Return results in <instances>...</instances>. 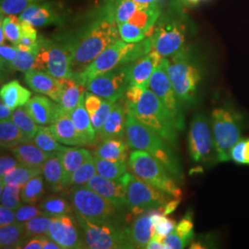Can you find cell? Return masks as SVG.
<instances>
[{
	"mask_svg": "<svg viewBox=\"0 0 249 249\" xmlns=\"http://www.w3.org/2000/svg\"><path fill=\"white\" fill-rule=\"evenodd\" d=\"M119 39L116 18L103 7L97 18L71 37L73 77L84 71L100 53Z\"/></svg>",
	"mask_w": 249,
	"mask_h": 249,
	"instance_id": "obj_1",
	"label": "cell"
},
{
	"mask_svg": "<svg viewBox=\"0 0 249 249\" xmlns=\"http://www.w3.org/2000/svg\"><path fill=\"white\" fill-rule=\"evenodd\" d=\"M125 138L129 148L151 153L160 160L178 182L183 180V170L170 143L143 124L131 112H128L126 116Z\"/></svg>",
	"mask_w": 249,
	"mask_h": 249,
	"instance_id": "obj_2",
	"label": "cell"
},
{
	"mask_svg": "<svg viewBox=\"0 0 249 249\" xmlns=\"http://www.w3.org/2000/svg\"><path fill=\"white\" fill-rule=\"evenodd\" d=\"M166 69L172 85L182 105L194 107L198 99L202 73L190 50L186 47L180 53L168 57Z\"/></svg>",
	"mask_w": 249,
	"mask_h": 249,
	"instance_id": "obj_3",
	"label": "cell"
},
{
	"mask_svg": "<svg viewBox=\"0 0 249 249\" xmlns=\"http://www.w3.org/2000/svg\"><path fill=\"white\" fill-rule=\"evenodd\" d=\"M217 162L231 160V151L239 142L244 130V119L240 112L231 106L214 108L211 115Z\"/></svg>",
	"mask_w": 249,
	"mask_h": 249,
	"instance_id": "obj_4",
	"label": "cell"
},
{
	"mask_svg": "<svg viewBox=\"0 0 249 249\" xmlns=\"http://www.w3.org/2000/svg\"><path fill=\"white\" fill-rule=\"evenodd\" d=\"M70 200L75 213L89 222L121 225L123 210L85 185L74 186Z\"/></svg>",
	"mask_w": 249,
	"mask_h": 249,
	"instance_id": "obj_5",
	"label": "cell"
},
{
	"mask_svg": "<svg viewBox=\"0 0 249 249\" xmlns=\"http://www.w3.org/2000/svg\"><path fill=\"white\" fill-rule=\"evenodd\" d=\"M126 108L128 112H131L143 124L151 127L167 142L172 145L177 144L179 130L175 118L150 88L144 90L136 106L126 105Z\"/></svg>",
	"mask_w": 249,
	"mask_h": 249,
	"instance_id": "obj_6",
	"label": "cell"
},
{
	"mask_svg": "<svg viewBox=\"0 0 249 249\" xmlns=\"http://www.w3.org/2000/svg\"><path fill=\"white\" fill-rule=\"evenodd\" d=\"M71 37L48 39L38 36L36 70L44 71L57 79L73 78Z\"/></svg>",
	"mask_w": 249,
	"mask_h": 249,
	"instance_id": "obj_7",
	"label": "cell"
},
{
	"mask_svg": "<svg viewBox=\"0 0 249 249\" xmlns=\"http://www.w3.org/2000/svg\"><path fill=\"white\" fill-rule=\"evenodd\" d=\"M127 162L137 178L157 187L174 198H181L182 190L178 186V180L151 153L134 150Z\"/></svg>",
	"mask_w": 249,
	"mask_h": 249,
	"instance_id": "obj_8",
	"label": "cell"
},
{
	"mask_svg": "<svg viewBox=\"0 0 249 249\" xmlns=\"http://www.w3.org/2000/svg\"><path fill=\"white\" fill-rule=\"evenodd\" d=\"M75 214L83 233L87 249H134L127 228L122 227V225L110 223H92L80 214L77 213Z\"/></svg>",
	"mask_w": 249,
	"mask_h": 249,
	"instance_id": "obj_9",
	"label": "cell"
},
{
	"mask_svg": "<svg viewBox=\"0 0 249 249\" xmlns=\"http://www.w3.org/2000/svg\"><path fill=\"white\" fill-rule=\"evenodd\" d=\"M152 50L163 57H171L183 51L187 41V28L180 18L164 16L152 29L151 36Z\"/></svg>",
	"mask_w": 249,
	"mask_h": 249,
	"instance_id": "obj_10",
	"label": "cell"
},
{
	"mask_svg": "<svg viewBox=\"0 0 249 249\" xmlns=\"http://www.w3.org/2000/svg\"><path fill=\"white\" fill-rule=\"evenodd\" d=\"M126 198L127 209L138 216L151 210H163L165 204L174 197L132 174L127 184Z\"/></svg>",
	"mask_w": 249,
	"mask_h": 249,
	"instance_id": "obj_11",
	"label": "cell"
},
{
	"mask_svg": "<svg viewBox=\"0 0 249 249\" xmlns=\"http://www.w3.org/2000/svg\"><path fill=\"white\" fill-rule=\"evenodd\" d=\"M188 151L191 160L196 163L216 160L213 134L209 119L203 113L192 118L188 133ZM217 161V160H216Z\"/></svg>",
	"mask_w": 249,
	"mask_h": 249,
	"instance_id": "obj_12",
	"label": "cell"
},
{
	"mask_svg": "<svg viewBox=\"0 0 249 249\" xmlns=\"http://www.w3.org/2000/svg\"><path fill=\"white\" fill-rule=\"evenodd\" d=\"M128 73L129 63L121 65L89 80L86 84V89L103 99L116 103L123 98L130 86Z\"/></svg>",
	"mask_w": 249,
	"mask_h": 249,
	"instance_id": "obj_13",
	"label": "cell"
},
{
	"mask_svg": "<svg viewBox=\"0 0 249 249\" xmlns=\"http://www.w3.org/2000/svg\"><path fill=\"white\" fill-rule=\"evenodd\" d=\"M167 58L164 57L162 62L155 69L150 80V89L160 99L161 104L167 108L175 118L178 130L185 128V116L183 113V105L172 85L167 73Z\"/></svg>",
	"mask_w": 249,
	"mask_h": 249,
	"instance_id": "obj_14",
	"label": "cell"
},
{
	"mask_svg": "<svg viewBox=\"0 0 249 249\" xmlns=\"http://www.w3.org/2000/svg\"><path fill=\"white\" fill-rule=\"evenodd\" d=\"M133 45L134 43H125L122 39L117 40L100 53L84 71L73 78L86 87L87 82L95 76L126 64V56Z\"/></svg>",
	"mask_w": 249,
	"mask_h": 249,
	"instance_id": "obj_15",
	"label": "cell"
},
{
	"mask_svg": "<svg viewBox=\"0 0 249 249\" xmlns=\"http://www.w3.org/2000/svg\"><path fill=\"white\" fill-rule=\"evenodd\" d=\"M78 224L77 218L70 215L53 217L47 235L64 249H87Z\"/></svg>",
	"mask_w": 249,
	"mask_h": 249,
	"instance_id": "obj_16",
	"label": "cell"
},
{
	"mask_svg": "<svg viewBox=\"0 0 249 249\" xmlns=\"http://www.w3.org/2000/svg\"><path fill=\"white\" fill-rule=\"evenodd\" d=\"M131 173H127L119 180H111L95 175L85 184L86 187L97 192L101 196L106 197L109 201L117 207L124 209L127 208V184L131 178Z\"/></svg>",
	"mask_w": 249,
	"mask_h": 249,
	"instance_id": "obj_17",
	"label": "cell"
},
{
	"mask_svg": "<svg viewBox=\"0 0 249 249\" xmlns=\"http://www.w3.org/2000/svg\"><path fill=\"white\" fill-rule=\"evenodd\" d=\"M18 17L35 27L49 26L62 24L63 9L55 2H41L29 7Z\"/></svg>",
	"mask_w": 249,
	"mask_h": 249,
	"instance_id": "obj_18",
	"label": "cell"
},
{
	"mask_svg": "<svg viewBox=\"0 0 249 249\" xmlns=\"http://www.w3.org/2000/svg\"><path fill=\"white\" fill-rule=\"evenodd\" d=\"M163 56L154 50L134 62L129 63L130 85L140 86L143 89L150 88V80L155 69L163 60Z\"/></svg>",
	"mask_w": 249,
	"mask_h": 249,
	"instance_id": "obj_19",
	"label": "cell"
},
{
	"mask_svg": "<svg viewBox=\"0 0 249 249\" xmlns=\"http://www.w3.org/2000/svg\"><path fill=\"white\" fill-rule=\"evenodd\" d=\"M27 85L36 92L48 96L59 103L62 95L63 87L59 79L40 70H31L25 72Z\"/></svg>",
	"mask_w": 249,
	"mask_h": 249,
	"instance_id": "obj_20",
	"label": "cell"
},
{
	"mask_svg": "<svg viewBox=\"0 0 249 249\" xmlns=\"http://www.w3.org/2000/svg\"><path fill=\"white\" fill-rule=\"evenodd\" d=\"M24 107L39 125L53 124L64 112L59 103H54V101L41 95L32 97Z\"/></svg>",
	"mask_w": 249,
	"mask_h": 249,
	"instance_id": "obj_21",
	"label": "cell"
},
{
	"mask_svg": "<svg viewBox=\"0 0 249 249\" xmlns=\"http://www.w3.org/2000/svg\"><path fill=\"white\" fill-rule=\"evenodd\" d=\"M127 113L125 100L120 99L116 102L103 128L99 132L100 138L103 141L107 139H123L125 136Z\"/></svg>",
	"mask_w": 249,
	"mask_h": 249,
	"instance_id": "obj_22",
	"label": "cell"
},
{
	"mask_svg": "<svg viewBox=\"0 0 249 249\" xmlns=\"http://www.w3.org/2000/svg\"><path fill=\"white\" fill-rule=\"evenodd\" d=\"M49 127L56 141L61 144L71 146L88 145L77 130L71 114L65 111Z\"/></svg>",
	"mask_w": 249,
	"mask_h": 249,
	"instance_id": "obj_23",
	"label": "cell"
},
{
	"mask_svg": "<svg viewBox=\"0 0 249 249\" xmlns=\"http://www.w3.org/2000/svg\"><path fill=\"white\" fill-rule=\"evenodd\" d=\"M152 210L146 212L134 221L133 223L127 227L129 238L134 249H146L155 233V226L152 222Z\"/></svg>",
	"mask_w": 249,
	"mask_h": 249,
	"instance_id": "obj_24",
	"label": "cell"
},
{
	"mask_svg": "<svg viewBox=\"0 0 249 249\" xmlns=\"http://www.w3.org/2000/svg\"><path fill=\"white\" fill-rule=\"evenodd\" d=\"M11 151L20 165L42 169L45 160H47L53 152L44 151L38 146H36L35 143L32 144L29 142L18 144V146L13 148Z\"/></svg>",
	"mask_w": 249,
	"mask_h": 249,
	"instance_id": "obj_25",
	"label": "cell"
},
{
	"mask_svg": "<svg viewBox=\"0 0 249 249\" xmlns=\"http://www.w3.org/2000/svg\"><path fill=\"white\" fill-rule=\"evenodd\" d=\"M43 175L52 191L58 192L64 189L62 152L53 151L52 155L45 160L43 165Z\"/></svg>",
	"mask_w": 249,
	"mask_h": 249,
	"instance_id": "obj_26",
	"label": "cell"
},
{
	"mask_svg": "<svg viewBox=\"0 0 249 249\" xmlns=\"http://www.w3.org/2000/svg\"><path fill=\"white\" fill-rule=\"evenodd\" d=\"M85 94L86 91L82 93L78 106L74 109L71 116L80 136L89 145L95 142L97 133L91 124L90 116L85 107Z\"/></svg>",
	"mask_w": 249,
	"mask_h": 249,
	"instance_id": "obj_27",
	"label": "cell"
},
{
	"mask_svg": "<svg viewBox=\"0 0 249 249\" xmlns=\"http://www.w3.org/2000/svg\"><path fill=\"white\" fill-rule=\"evenodd\" d=\"M92 157L90 151L83 148H68L62 152V164L64 169V188L70 187L71 178L74 172L86 160Z\"/></svg>",
	"mask_w": 249,
	"mask_h": 249,
	"instance_id": "obj_28",
	"label": "cell"
},
{
	"mask_svg": "<svg viewBox=\"0 0 249 249\" xmlns=\"http://www.w3.org/2000/svg\"><path fill=\"white\" fill-rule=\"evenodd\" d=\"M1 102L12 110L24 107L32 97V92L23 87L18 80H12L4 84L0 90Z\"/></svg>",
	"mask_w": 249,
	"mask_h": 249,
	"instance_id": "obj_29",
	"label": "cell"
},
{
	"mask_svg": "<svg viewBox=\"0 0 249 249\" xmlns=\"http://www.w3.org/2000/svg\"><path fill=\"white\" fill-rule=\"evenodd\" d=\"M128 144L122 139H107L100 143L93 156L105 160L126 161L128 157Z\"/></svg>",
	"mask_w": 249,
	"mask_h": 249,
	"instance_id": "obj_30",
	"label": "cell"
},
{
	"mask_svg": "<svg viewBox=\"0 0 249 249\" xmlns=\"http://www.w3.org/2000/svg\"><path fill=\"white\" fill-rule=\"evenodd\" d=\"M59 80L63 87L59 104L65 112L71 115L74 109L78 106L82 93L85 91V86L80 84L74 78L59 79Z\"/></svg>",
	"mask_w": 249,
	"mask_h": 249,
	"instance_id": "obj_31",
	"label": "cell"
},
{
	"mask_svg": "<svg viewBox=\"0 0 249 249\" xmlns=\"http://www.w3.org/2000/svg\"><path fill=\"white\" fill-rule=\"evenodd\" d=\"M25 241V224L14 223L1 226L0 246L1 249H22Z\"/></svg>",
	"mask_w": 249,
	"mask_h": 249,
	"instance_id": "obj_32",
	"label": "cell"
},
{
	"mask_svg": "<svg viewBox=\"0 0 249 249\" xmlns=\"http://www.w3.org/2000/svg\"><path fill=\"white\" fill-rule=\"evenodd\" d=\"M26 142H30V140L12 119L0 122V144L2 149L11 151L18 144Z\"/></svg>",
	"mask_w": 249,
	"mask_h": 249,
	"instance_id": "obj_33",
	"label": "cell"
},
{
	"mask_svg": "<svg viewBox=\"0 0 249 249\" xmlns=\"http://www.w3.org/2000/svg\"><path fill=\"white\" fill-rule=\"evenodd\" d=\"M95 167L99 176L111 180H119L124 177L128 172V162L126 161H114V160L101 159L93 156Z\"/></svg>",
	"mask_w": 249,
	"mask_h": 249,
	"instance_id": "obj_34",
	"label": "cell"
},
{
	"mask_svg": "<svg viewBox=\"0 0 249 249\" xmlns=\"http://www.w3.org/2000/svg\"><path fill=\"white\" fill-rule=\"evenodd\" d=\"M160 16L159 5L149 8H139L133 17L129 19V22L142 29L143 31L146 32L148 37L151 36L152 29Z\"/></svg>",
	"mask_w": 249,
	"mask_h": 249,
	"instance_id": "obj_35",
	"label": "cell"
},
{
	"mask_svg": "<svg viewBox=\"0 0 249 249\" xmlns=\"http://www.w3.org/2000/svg\"><path fill=\"white\" fill-rule=\"evenodd\" d=\"M42 174V168H33L19 164L15 169L11 170L8 174L1 178V186L16 185L22 187L32 178H36Z\"/></svg>",
	"mask_w": 249,
	"mask_h": 249,
	"instance_id": "obj_36",
	"label": "cell"
},
{
	"mask_svg": "<svg viewBox=\"0 0 249 249\" xmlns=\"http://www.w3.org/2000/svg\"><path fill=\"white\" fill-rule=\"evenodd\" d=\"M38 207L49 217H59L63 215H69L72 213L71 203L70 204L67 199L57 196H50L38 205Z\"/></svg>",
	"mask_w": 249,
	"mask_h": 249,
	"instance_id": "obj_37",
	"label": "cell"
},
{
	"mask_svg": "<svg viewBox=\"0 0 249 249\" xmlns=\"http://www.w3.org/2000/svg\"><path fill=\"white\" fill-rule=\"evenodd\" d=\"M34 143L39 148L45 151H66L68 147H65L61 145V143L58 142L56 139L54 138L52 131L50 130V127L45 125H40L38 128V131L36 133L35 138L33 139Z\"/></svg>",
	"mask_w": 249,
	"mask_h": 249,
	"instance_id": "obj_38",
	"label": "cell"
},
{
	"mask_svg": "<svg viewBox=\"0 0 249 249\" xmlns=\"http://www.w3.org/2000/svg\"><path fill=\"white\" fill-rule=\"evenodd\" d=\"M41 175L28 181L21 189V199L25 203L34 204L45 194V183Z\"/></svg>",
	"mask_w": 249,
	"mask_h": 249,
	"instance_id": "obj_39",
	"label": "cell"
},
{
	"mask_svg": "<svg viewBox=\"0 0 249 249\" xmlns=\"http://www.w3.org/2000/svg\"><path fill=\"white\" fill-rule=\"evenodd\" d=\"M12 121L18 125L20 130L23 131L30 141L35 138L39 126L33 117L30 116L25 107H18L14 110Z\"/></svg>",
	"mask_w": 249,
	"mask_h": 249,
	"instance_id": "obj_40",
	"label": "cell"
},
{
	"mask_svg": "<svg viewBox=\"0 0 249 249\" xmlns=\"http://www.w3.org/2000/svg\"><path fill=\"white\" fill-rule=\"evenodd\" d=\"M22 187L16 185H2L1 186V205L12 211H17L23 205L21 199Z\"/></svg>",
	"mask_w": 249,
	"mask_h": 249,
	"instance_id": "obj_41",
	"label": "cell"
},
{
	"mask_svg": "<svg viewBox=\"0 0 249 249\" xmlns=\"http://www.w3.org/2000/svg\"><path fill=\"white\" fill-rule=\"evenodd\" d=\"M53 217L49 216H38L30 221L25 224V241L31 239L34 236L48 234L50 225L52 223Z\"/></svg>",
	"mask_w": 249,
	"mask_h": 249,
	"instance_id": "obj_42",
	"label": "cell"
},
{
	"mask_svg": "<svg viewBox=\"0 0 249 249\" xmlns=\"http://www.w3.org/2000/svg\"><path fill=\"white\" fill-rule=\"evenodd\" d=\"M1 28L4 30L6 39L17 45L21 36V20L17 15L1 17Z\"/></svg>",
	"mask_w": 249,
	"mask_h": 249,
	"instance_id": "obj_43",
	"label": "cell"
},
{
	"mask_svg": "<svg viewBox=\"0 0 249 249\" xmlns=\"http://www.w3.org/2000/svg\"><path fill=\"white\" fill-rule=\"evenodd\" d=\"M95 175H97V171L92 156L90 159L86 160L80 167L74 172L71 178L70 187L85 185Z\"/></svg>",
	"mask_w": 249,
	"mask_h": 249,
	"instance_id": "obj_44",
	"label": "cell"
},
{
	"mask_svg": "<svg viewBox=\"0 0 249 249\" xmlns=\"http://www.w3.org/2000/svg\"><path fill=\"white\" fill-rule=\"evenodd\" d=\"M36 50H20L18 48V54L16 59L9 67V71L27 72L31 70H36Z\"/></svg>",
	"mask_w": 249,
	"mask_h": 249,
	"instance_id": "obj_45",
	"label": "cell"
},
{
	"mask_svg": "<svg viewBox=\"0 0 249 249\" xmlns=\"http://www.w3.org/2000/svg\"><path fill=\"white\" fill-rule=\"evenodd\" d=\"M44 1L45 0H1V17L9 15H19L29 7Z\"/></svg>",
	"mask_w": 249,
	"mask_h": 249,
	"instance_id": "obj_46",
	"label": "cell"
},
{
	"mask_svg": "<svg viewBox=\"0 0 249 249\" xmlns=\"http://www.w3.org/2000/svg\"><path fill=\"white\" fill-rule=\"evenodd\" d=\"M117 25L120 37L125 43H138L147 37L145 31L129 21L117 23Z\"/></svg>",
	"mask_w": 249,
	"mask_h": 249,
	"instance_id": "obj_47",
	"label": "cell"
},
{
	"mask_svg": "<svg viewBox=\"0 0 249 249\" xmlns=\"http://www.w3.org/2000/svg\"><path fill=\"white\" fill-rule=\"evenodd\" d=\"M114 105H115V103L104 99L100 109L93 116H90L91 124H92L94 130L96 131V133L99 134L101 129L103 128L107 117L114 107Z\"/></svg>",
	"mask_w": 249,
	"mask_h": 249,
	"instance_id": "obj_48",
	"label": "cell"
},
{
	"mask_svg": "<svg viewBox=\"0 0 249 249\" xmlns=\"http://www.w3.org/2000/svg\"><path fill=\"white\" fill-rule=\"evenodd\" d=\"M231 160L238 164L249 165V139L241 140L231 151Z\"/></svg>",
	"mask_w": 249,
	"mask_h": 249,
	"instance_id": "obj_49",
	"label": "cell"
},
{
	"mask_svg": "<svg viewBox=\"0 0 249 249\" xmlns=\"http://www.w3.org/2000/svg\"><path fill=\"white\" fill-rule=\"evenodd\" d=\"M44 215L46 216V214L38 206L22 205L16 211V221L18 223H25L36 217Z\"/></svg>",
	"mask_w": 249,
	"mask_h": 249,
	"instance_id": "obj_50",
	"label": "cell"
},
{
	"mask_svg": "<svg viewBox=\"0 0 249 249\" xmlns=\"http://www.w3.org/2000/svg\"><path fill=\"white\" fill-rule=\"evenodd\" d=\"M176 231L189 243L194 238V224L189 213L177 224Z\"/></svg>",
	"mask_w": 249,
	"mask_h": 249,
	"instance_id": "obj_51",
	"label": "cell"
},
{
	"mask_svg": "<svg viewBox=\"0 0 249 249\" xmlns=\"http://www.w3.org/2000/svg\"><path fill=\"white\" fill-rule=\"evenodd\" d=\"M18 54V47L16 45H1L0 46V58H1V69L9 71L10 65L16 59Z\"/></svg>",
	"mask_w": 249,
	"mask_h": 249,
	"instance_id": "obj_52",
	"label": "cell"
},
{
	"mask_svg": "<svg viewBox=\"0 0 249 249\" xmlns=\"http://www.w3.org/2000/svg\"><path fill=\"white\" fill-rule=\"evenodd\" d=\"M163 244L165 246V249H185L186 246L189 244V242L181 237L175 230L167 236H165Z\"/></svg>",
	"mask_w": 249,
	"mask_h": 249,
	"instance_id": "obj_53",
	"label": "cell"
},
{
	"mask_svg": "<svg viewBox=\"0 0 249 249\" xmlns=\"http://www.w3.org/2000/svg\"><path fill=\"white\" fill-rule=\"evenodd\" d=\"M103 99L98 95L90 92V91H86L85 94V107L89 113V116H92L102 106L103 104Z\"/></svg>",
	"mask_w": 249,
	"mask_h": 249,
	"instance_id": "obj_54",
	"label": "cell"
},
{
	"mask_svg": "<svg viewBox=\"0 0 249 249\" xmlns=\"http://www.w3.org/2000/svg\"><path fill=\"white\" fill-rule=\"evenodd\" d=\"M145 89H143L142 87H140V86L130 85L124 93L126 105L127 106H136L140 102Z\"/></svg>",
	"mask_w": 249,
	"mask_h": 249,
	"instance_id": "obj_55",
	"label": "cell"
},
{
	"mask_svg": "<svg viewBox=\"0 0 249 249\" xmlns=\"http://www.w3.org/2000/svg\"><path fill=\"white\" fill-rule=\"evenodd\" d=\"M19 165L18 160L15 158H12L11 156H2L0 159V177H4L6 174H8L11 170L15 169Z\"/></svg>",
	"mask_w": 249,
	"mask_h": 249,
	"instance_id": "obj_56",
	"label": "cell"
},
{
	"mask_svg": "<svg viewBox=\"0 0 249 249\" xmlns=\"http://www.w3.org/2000/svg\"><path fill=\"white\" fill-rule=\"evenodd\" d=\"M14 223H17L16 212L1 205V207H0V225L5 226V225H9V224H12Z\"/></svg>",
	"mask_w": 249,
	"mask_h": 249,
	"instance_id": "obj_57",
	"label": "cell"
},
{
	"mask_svg": "<svg viewBox=\"0 0 249 249\" xmlns=\"http://www.w3.org/2000/svg\"><path fill=\"white\" fill-rule=\"evenodd\" d=\"M47 234H43V235H37L34 236L31 239L27 241L26 244L23 246L22 249H43L44 242H45Z\"/></svg>",
	"mask_w": 249,
	"mask_h": 249,
	"instance_id": "obj_58",
	"label": "cell"
},
{
	"mask_svg": "<svg viewBox=\"0 0 249 249\" xmlns=\"http://www.w3.org/2000/svg\"><path fill=\"white\" fill-rule=\"evenodd\" d=\"M180 201H181L180 198H172L163 207L162 213L164 215H169L172 213H174L178 209V206L180 204Z\"/></svg>",
	"mask_w": 249,
	"mask_h": 249,
	"instance_id": "obj_59",
	"label": "cell"
},
{
	"mask_svg": "<svg viewBox=\"0 0 249 249\" xmlns=\"http://www.w3.org/2000/svg\"><path fill=\"white\" fill-rule=\"evenodd\" d=\"M13 110L11 108H9L7 105H5L4 103L1 102L0 104V120L4 121V120H9L12 119L13 116Z\"/></svg>",
	"mask_w": 249,
	"mask_h": 249,
	"instance_id": "obj_60",
	"label": "cell"
},
{
	"mask_svg": "<svg viewBox=\"0 0 249 249\" xmlns=\"http://www.w3.org/2000/svg\"><path fill=\"white\" fill-rule=\"evenodd\" d=\"M140 8H149L159 5L160 0H133Z\"/></svg>",
	"mask_w": 249,
	"mask_h": 249,
	"instance_id": "obj_61",
	"label": "cell"
},
{
	"mask_svg": "<svg viewBox=\"0 0 249 249\" xmlns=\"http://www.w3.org/2000/svg\"><path fill=\"white\" fill-rule=\"evenodd\" d=\"M44 249H62V248L56 243L54 242L53 239H51L49 236L46 237L45 242H44V246H43Z\"/></svg>",
	"mask_w": 249,
	"mask_h": 249,
	"instance_id": "obj_62",
	"label": "cell"
},
{
	"mask_svg": "<svg viewBox=\"0 0 249 249\" xmlns=\"http://www.w3.org/2000/svg\"><path fill=\"white\" fill-rule=\"evenodd\" d=\"M188 2H190V3H196V2H198L199 0H187Z\"/></svg>",
	"mask_w": 249,
	"mask_h": 249,
	"instance_id": "obj_63",
	"label": "cell"
}]
</instances>
